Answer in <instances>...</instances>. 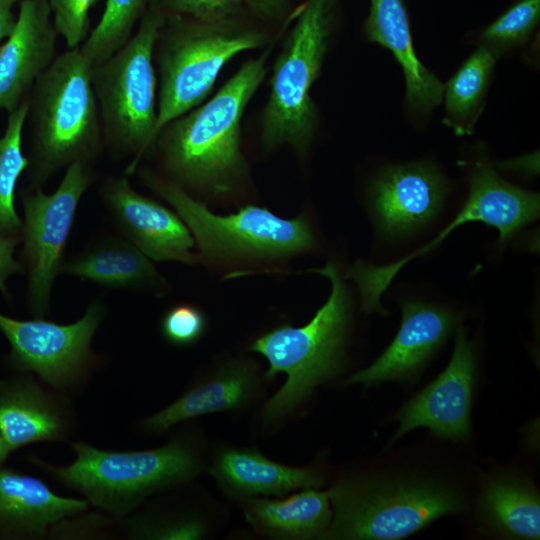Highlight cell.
Returning <instances> with one entry per match:
<instances>
[{
	"mask_svg": "<svg viewBox=\"0 0 540 540\" xmlns=\"http://www.w3.org/2000/svg\"><path fill=\"white\" fill-rule=\"evenodd\" d=\"M539 209L537 193L506 182L489 164L478 162L471 173L470 192L465 205L432 241L389 265L373 266L357 261L349 267L344 277L357 284L365 312L384 314L380 297L394 276L412 259L434 249L454 228L469 221H480L497 228L499 242H506L522 227L537 219Z\"/></svg>",
	"mask_w": 540,
	"mask_h": 540,
	"instance_id": "cell-10",
	"label": "cell"
},
{
	"mask_svg": "<svg viewBox=\"0 0 540 540\" xmlns=\"http://www.w3.org/2000/svg\"><path fill=\"white\" fill-rule=\"evenodd\" d=\"M398 333L370 366L352 374L347 384L365 387L384 381L415 379L456 326V316L436 305L404 301Z\"/></svg>",
	"mask_w": 540,
	"mask_h": 540,
	"instance_id": "cell-15",
	"label": "cell"
},
{
	"mask_svg": "<svg viewBox=\"0 0 540 540\" xmlns=\"http://www.w3.org/2000/svg\"><path fill=\"white\" fill-rule=\"evenodd\" d=\"M267 40L241 14L205 21L167 13L154 52L160 76L156 139L168 123L203 102L229 61Z\"/></svg>",
	"mask_w": 540,
	"mask_h": 540,
	"instance_id": "cell-5",
	"label": "cell"
},
{
	"mask_svg": "<svg viewBox=\"0 0 540 540\" xmlns=\"http://www.w3.org/2000/svg\"><path fill=\"white\" fill-rule=\"evenodd\" d=\"M25 99L9 113L5 133L0 137V236L19 237L23 223L15 209V190L29 159L22 153V132L29 113Z\"/></svg>",
	"mask_w": 540,
	"mask_h": 540,
	"instance_id": "cell-27",
	"label": "cell"
},
{
	"mask_svg": "<svg viewBox=\"0 0 540 540\" xmlns=\"http://www.w3.org/2000/svg\"><path fill=\"white\" fill-rule=\"evenodd\" d=\"M143 182L181 217L202 254L211 260H274L299 254L315 244L305 216L284 219L267 208L242 207L228 215L211 212L173 180L144 170Z\"/></svg>",
	"mask_w": 540,
	"mask_h": 540,
	"instance_id": "cell-9",
	"label": "cell"
},
{
	"mask_svg": "<svg viewBox=\"0 0 540 540\" xmlns=\"http://www.w3.org/2000/svg\"><path fill=\"white\" fill-rule=\"evenodd\" d=\"M54 26L68 49L80 47L88 36L89 11L96 0H47Z\"/></svg>",
	"mask_w": 540,
	"mask_h": 540,
	"instance_id": "cell-32",
	"label": "cell"
},
{
	"mask_svg": "<svg viewBox=\"0 0 540 540\" xmlns=\"http://www.w3.org/2000/svg\"><path fill=\"white\" fill-rule=\"evenodd\" d=\"M102 195L126 239L148 258L187 264L199 260L195 240L176 211L136 192L126 178L107 179Z\"/></svg>",
	"mask_w": 540,
	"mask_h": 540,
	"instance_id": "cell-14",
	"label": "cell"
},
{
	"mask_svg": "<svg viewBox=\"0 0 540 540\" xmlns=\"http://www.w3.org/2000/svg\"><path fill=\"white\" fill-rule=\"evenodd\" d=\"M93 67L80 47L68 49L33 85L29 166L34 186L75 162L88 164L101 150L103 130Z\"/></svg>",
	"mask_w": 540,
	"mask_h": 540,
	"instance_id": "cell-3",
	"label": "cell"
},
{
	"mask_svg": "<svg viewBox=\"0 0 540 540\" xmlns=\"http://www.w3.org/2000/svg\"><path fill=\"white\" fill-rule=\"evenodd\" d=\"M18 1L20 0H0V9L11 8Z\"/></svg>",
	"mask_w": 540,
	"mask_h": 540,
	"instance_id": "cell-38",
	"label": "cell"
},
{
	"mask_svg": "<svg viewBox=\"0 0 540 540\" xmlns=\"http://www.w3.org/2000/svg\"><path fill=\"white\" fill-rule=\"evenodd\" d=\"M446 182L431 165L417 162L389 167L370 191L373 213L380 229L400 235L422 226L441 208Z\"/></svg>",
	"mask_w": 540,
	"mask_h": 540,
	"instance_id": "cell-17",
	"label": "cell"
},
{
	"mask_svg": "<svg viewBox=\"0 0 540 540\" xmlns=\"http://www.w3.org/2000/svg\"><path fill=\"white\" fill-rule=\"evenodd\" d=\"M60 272L108 288L156 290L165 286L150 258L128 239L117 237L105 238L63 262Z\"/></svg>",
	"mask_w": 540,
	"mask_h": 540,
	"instance_id": "cell-23",
	"label": "cell"
},
{
	"mask_svg": "<svg viewBox=\"0 0 540 540\" xmlns=\"http://www.w3.org/2000/svg\"><path fill=\"white\" fill-rule=\"evenodd\" d=\"M328 493L333 516L320 539H401L466 507L460 492L433 480L349 479Z\"/></svg>",
	"mask_w": 540,
	"mask_h": 540,
	"instance_id": "cell-7",
	"label": "cell"
},
{
	"mask_svg": "<svg viewBox=\"0 0 540 540\" xmlns=\"http://www.w3.org/2000/svg\"><path fill=\"white\" fill-rule=\"evenodd\" d=\"M222 491L241 501L284 497L291 491L319 488L323 474L312 466L296 467L273 461L255 448L223 446L208 468Z\"/></svg>",
	"mask_w": 540,
	"mask_h": 540,
	"instance_id": "cell-20",
	"label": "cell"
},
{
	"mask_svg": "<svg viewBox=\"0 0 540 540\" xmlns=\"http://www.w3.org/2000/svg\"><path fill=\"white\" fill-rule=\"evenodd\" d=\"M478 514L497 534L512 539L540 536V498L534 486L506 475L490 480L479 497Z\"/></svg>",
	"mask_w": 540,
	"mask_h": 540,
	"instance_id": "cell-25",
	"label": "cell"
},
{
	"mask_svg": "<svg viewBox=\"0 0 540 540\" xmlns=\"http://www.w3.org/2000/svg\"><path fill=\"white\" fill-rule=\"evenodd\" d=\"M11 449L9 448L6 440L0 433V466L6 460Z\"/></svg>",
	"mask_w": 540,
	"mask_h": 540,
	"instance_id": "cell-37",
	"label": "cell"
},
{
	"mask_svg": "<svg viewBox=\"0 0 540 540\" xmlns=\"http://www.w3.org/2000/svg\"><path fill=\"white\" fill-rule=\"evenodd\" d=\"M66 398L29 378L0 381V433L12 450L43 441L65 440L73 428Z\"/></svg>",
	"mask_w": 540,
	"mask_h": 540,
	"instance_id": "cell-19",
	"label": "cell"
},
{
	"mask_svg": "<svg viewBox=\"0 0 540 540\" xmlns=\"http://www.w3.org/2000/svg\"><path fill=\"white\" fill-rule=\"evenodd\" d=\"M207 329V318L195 305L180 303L169 308L160 322L164 339L176 346H189L200 340Z\"/></svg>",
	"mask_w": 540,
	"mask_h": 540,
	"instance_id": "cell-31",
	"label": "cell"
},
{
	"mask_svg": "<svg viewBox=\"0 0 540 540\" xmlns=\"http://www.w3.org/2000/svg\"><path fill=\"white\" fill-rule=\"evenodd\" d=\"M58 32L47 0H22L0 48V109L14 111L55 59Z\"/></svg>",
	"mask_w": 540,
	"mask_h": 540,
	"instance_id": "cell-16",
	"label": "cell"
},
{
	"mask_svg": "<svg viewBox=\"0 0 540 540\" xmlns=\"http://www.w3.org/2000/svg\"><path fill=\"white\" fill-rule=\"evenodd\" d=\"M327 277L331 294L305 325L283 324L263 333L249 350L263 355L269 367L263 379L286 374L281 388L265 403L261 420L272 425L296 410L320 384L334 377L342 366L350 314L347 288L333 261L309 270Z\"/></svg>",
	"mask_w": 540,
	"mask_h": 540,
	"instance_id": "cell-4",
	"label": "cell"
},
{
	"mask_svg": "<svg viewBox=\"0 0 540 540\" xmlns=\"http://www.w3.org/2000/svg\"><path fill=\"white\" fill-rule=\"evenodd\" d=\"M105 313L100 301H92L85 314L70 324L43 318L18 320L0 313V331L10 344L9 364L36 374L59 392L76 389L97 363L91 342Z\"/></svg>",
	"mask_w": 540,
	"mask_h": 540,
	"instance_id": "cell-11",
	"label": "cell"
},
{
	"mask_svg": "<svg viewBox=\"0 0 540 540\" xmlns=\"http://www.w3.org/2000/svg\"><path fill=\"white\" fill-rule=\"evenodd\" d=\"M540 20V0H518L481 34L485 46L497 55L523 44Z\"/></svg>",
	"mask_w": 540,
	"mask_h": 540,
	"instance_id": "cell-30",
	"label": "cell"
},
{
	"mask_svg": "<svg viewBox=\"0 0 540 540\" xmlns=\"http://www.w3.org/2000/svg\"><path fill=\"white\" fill-rule=\"evenodd\" d=\"M19 237L0 236V290L6 294V280L9 276L22 271L13 255Z\"/></svg>",
	"mask_w": 540,
	"mask_h": 540,
	"instance_id": "cell-35",
	"label": "cell"
},
{
	"mask_svg": "<svg viewBox=\"0 0 540 540\" xmlns=\"http://www.w3.org/2000/svg\"><path fill=\"white\" fill-rule=\"evenodd\" d=\"M92 181L87 163L75 162L51 193L23 195V259L28 268V306L36 318L49 311L51 291L63 264L64 249L78 204Z\"/></svg>",
	"mask_w": 540,
	"mask_h": 540,
	"instance_id": "cell-12",
	"label": "cell"
},
{
	"mask_svg": "<svg viewBox=\"0 0 540 540\" xmlns=\"http://www.w3.org/2000/svg\"><path fill=\"white\" fill-rule=\"evenodd\" d=\"M268 51L244 62L205 103L168 123L158 134L165 168L180 186L230 191L245 168L241 120L266 73Z\"/></svg>",
	"mask_w": 540,
	"mask_h": 540,
	"instance_id": "cell-1",
	"label": "cell"
},
{
	"mask_svg": "<svg viewBox=\"0 0 540 540\" xmlns=\"http://www.w3.org/2000/svg\"><path fill=\"white\" fill-rule=\"evenodd\" d=\"M364 30L370 42L390 50L400 64L410 106L426 113L438 106L445 86L416 56L404 0H370Z\"/></svg>",
	"mask_w": 540,
	"mask_h": 540,
	"instance_id": "cell-22",
	"label": "cell"
},
{
	"mask_svg": "<svg viewBox=\"0 0 540 540\" xmlns=\"http://www.w3.org/2000/svg\"><path fill=\"white\" fill-rule=\"evenodd\" d=\"M281 498L255 497L243 500L245 520L257 532L272 538L320 539L333 516L328 490L305 488Z\"/></svg>",
	"mask_w": 540,
	"mask_h": 540,
	"instance_id": "cell-24",
	"label": "cell"
},
{
	"mask_svg": "<svg viewBox=\"0 0 540 540\" xmlns=\"http://www.w3.org/2000/svg\"><path fill=\"white\" fill-rule=\"evenodd\" d=\"M16 22L11 8L0 9V42L9 36Z\"/></svg>",
	"mask_w": 540,
	"mask_h": 540,
	"instance_id": "cell-36",
	"label": "cell"
},
{
	"mask_svg": "<svg viewBox=\"0 0 540 540\" xmlns=\"http://www.w3.org/2000/svg\"><path fill=\"white\" fill-rule=\"evenodd\" d=\"M338 0H306L275 60L261 116L263 144L290 145L303 153L317 126L311 89L320 75Z\"/></svg>",
	"mask_w": 540,
	"mask_h": 540,
	"instance_id": "cell-8",
	"label": "cell"
},
{
	"mask_svg": "<svg viewBox=\"0 0 540 540\" xmlns=\"http://www.w3.org/2000/svg\"><path fill=\"white\" fill-rule=\"evenodd\" d=\"M209 530L208 521L196 512H145L125 522L127 535L142 540H199Z\"/></svg>",
	"mask_w": 540,
	"mask_h": 540,
	"instance_id": "cell-29",
	"label": "cell"
},
{
	"mask_svg": "<svg viewBox=\"0 0 540 540\" xmlns=\"http://www.w3.org/2000/svg\"><path fill=\"white\" fill-rule=\"evenodd\" d=\"M71 445L76 459L67 466L38 457L29 460L83 494L89 504L117 517L130 514L151 495L191 481L205 467L200 442L190 434L148 450H104L80 441Z\"/></svg>",
	"mask_w": 540,
	"mask_h": 540,
	"instance_id": "cell-2",
	"label": "cell"
},
{
	"mask_svg": "<svg viewBox=\"0 0 540 540\" xmlns=\"http://www.w3.org/2000/svg\"><path fill=\"white\" fill-rule=\"evenodd\" d=\"M86 499L55 494L41 479L0 469V536L43 538L52 526L85 512Z\"/></svg>",
	"mask_w": 540,
	"mask_h": 540,
	"instance_id": "cell-21",
	"label": "cell"
},
{
	"mask_svg": "<svg viewBox=\"0 0 540 540\" xmlns=\"http://www.w3.org/2000/svg\"><path fill=\"white\" fill-rule=\"evenodd\" d=\"M166 13L212 21L242 13L243 0H160Z\"/></svg>",
	"mask_w": 540,
	"mask_h": 540,
	"instance_id": "cell-33",
	"label": "cell"
},
{
	"mask_svg": "<svg viewBox=\"0 0 540 540\" xmlns=\"http://www.w3.org/2000/svg\"><path fill=\"white\" fill-rule=\"evenodd\" d=\"M497 56L487 46H481L444 87L447 123L456 133L466 134L473 130Z\"/></svg>",
	"mask_w": 540,
	"mask_h": 540,
	"instance_id": "cell-26",
	"label": "cell"
},
{
	"mask_svg": "<svg viewBox=\"0 0 540 540\" xmlns=\"http://www.w3.org/2000/svg\"><path fill=\"white\" fill-rule=\"evenodd\" d=\"M475 379V351L459 326L452 358L446 369L396 414L399 427L392 440L419 427H427L443 440L466 441Z\"/></svg>",
	"mask_w": 540,
	"mask_h": 540,
	"instance_id": "cell-13",
	"label": "cell"
},
{
	"mask_svg": "<svg viewBox=\"0 0 540 540\" xmlns=\"http://www.w3.org/2000/svg\"><path fill=\"white\" fill-rule=\"evenodd\" d=\"M262 379L253 361L230 360L197 381L170 405L145 418L142 429L160 434L195 417L248 408L260 395Z\"/></svg>",
	"mask_w": 540,
	"mask_h": 540,
	"instance_id": "cell-18",
	"label": "cell"
},
{
	"mask_svg": "<svg viewBox=\"0 0 540 540\" xmlns=\"http://www.w3.org/2000/svg\"><path fill=\"white\" fill-rule=\"evenodd\" d=\"M152 0H106L102 17L80 46L95 66L114 54L132 36Z\"/></svg>",
	"mask_w": 540,
	"mask_h": 540,
	"instance_id": "cell-28",
	"label": "cell"
},
{
	"mask_svg": "<svg viewBox=\"0 0 540 540\" xmlns=\"http://www.w3.org/2000/svg\"><path fill=\"white\" fill-rule=\"evenodd\" d=\"M244 7L255 18L265 22H279L289 11L290 0H243Z\"/></svg>",
	"mask_w": 540,
	"mask_h": 540,
	"instance_id": "cell-34",
	"label": "cell"
},
{
	"mask_svg": "<svg viewBox=\"0 0 540 540\" xmlns=\"http://www.w3.org/2000/svg\"><path fill=\"white\" fill-rule=\"evenodd\" d=\"M166 17L160 0H152L136 32L108 59L93 67L103 135L116 150L135 154L130 171L156 141L154 52Z\"/></svg>",
	"mask_w": 540,
	"mask_h": 540,
	"instance_id": "cell-6",
	"label": "cell"
}]
</instances>
